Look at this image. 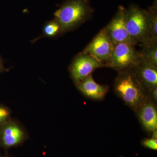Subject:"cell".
Returning <instances> with one entry per match:
<instances>
[{
  "label": "cell",
  "mask_w": 157,
  "mask_h": 157,
  "mask_svg": "<svg viewBox=\"0 0 157 157\" xmlns=\"http://www.w3.org/2000/svg\"><path fill=\"white\" fill-rule=\"evenodd\" d=\"M142 46L140 53L143 60L157 66V41H150Z\"/></svg>",
  "instance_id": "12"
},
{
  "label": "cell",
  "mask_w": 157,
  "mask_h": 157,
  "mask_svg": "<svg viewBox=\"0 0 157 157\" xmlns=\"http://www.w3.org/2000/svg\"><path fill=\"white\" fill-rule=\"evenodd\" d=\"M126 23L132 45H142L150 41L149 15L147 10L131 4L127 9Z\"/></svg>",
  "instance_id": "3"
},
{
  "label": "cell",
  "mask_w": 157,
  "mask_h": 157,
  "mask_svg": "<svg viewBox=\"0 0 157 157\" xmlns=\"http://www.w3.org/2000/svg\"><path fill=\"white\" fill-rule=\"evenodd\" d=\"M61 35V28L58 23L54 19L46 22L43 29V35L40 37L54 38Z\"/></svg>",
  "instance_id": "14"
},
{
  "label": "cell",
  "mask_w": 157,
  "mask_h": 157,
  "mask_svg": "<svg viewBox=\"0 0 157 157\" xmlns=\"http://www.w3.org/2000/svg\"><path fill=\"white\" fill-rule=\"evenodd\" d=\"M1 149H2V148H1V147H0V157H3V156H2V154H1Z\"/></svg>",
  "instance_id": "20"
},
{
  "label": "cell",
  "mask_w": 157,
  "mask_h": 157,
  "mask_svg": "<svg viewBox=\"0 0 157 157\" xmlns=\"http://www.w3.org/2000/svg\"><path fill=\"white\" fill-rule=\"evenodd\" d=\"M78 90L85 98L95 101L104 100L109 90V87L106 85L98 84L92 75L88 76L75 85Z\"/></svg>",
  "instance_id": "10"
},
{
  "label": "cell",
  "mask_w": 157,
  "mask_h": 157,
  "mask_svg": "<svg viewBox=\"0 0 157 157\" xmlns=\"http://www.w3.org/2000/svg\"><path fill=\"white\" fill-rule=\"evenodd\" d=\"M142 146L145 148L156 151L157 150V139L151 138H145L141 140Z\"/></svg>",
  "instance_id": "16"
},
{
  "label": "cell",
  "mask_w": 157,
  "mask_h": 157,
  "mask_svg": "<svg viewBox=\"0 0 157 157\" xmlns=\"http://www.w3.org/2000/svg\"><path fill=\"white\" fill-rule=\"evenodd\" d=\"M11 111L6 106L0 104V126L11 119Z\"/></svg>",
  "instance_id": "15"
},
{
  "label": "cell",
  "mask_w": 157,
  "mask_h": 157,
  "mask_svg": "<svg viewBox=\"0 0 157 157\" xmlns=\"http://www.w3.org/2000/svg\"><path fill=\"white\" fill-rule=\"evenodd\" d=\"M118 73L113 84L114 93L135 113L148 98L147 91L132 70Z\"/></svg>",
  "instance_id": "2"
},
{
  "label": "cell",
  "mask_w": 157,
  "mask_h": 157,
  "mask_svg": "<svg viewBox=\"0 0 157 157\" xmlns=\"http://www.w3.org/2000/svg\"><path fill=\"white\" fill-rule=\"evenodd\" d=\"M143 60L140 52L134 45L123 42L114 45L111 57L105 67L118 72L132 70Z\"/></svg>",
  "instance_id": "4"
},
{
  "label": "cell",
  "mask_w": 157,
  "mask_h": 157,
  "mask_svg": "<svg viewBox=\"0 0 157 157\" xmlns=\"http://www.w3.org/2000/svg\"><path fill=\"white\" fill-rule=\"evenodd\" d=\"M104 65L90 55L82 52L74 57L69 68L70 76L75 85Z\"/></svg>",
  "instance_id": "5"
},
{
  "label": "cell",
  "mask_w": 157,
  "mask_h": 157,
  "mask_svg": "<svg viewBox=\"0 0 157 157\" xmlns=\"http://www.w3.org/2000/svg\"><path fill=\"white\" fill-rule=\"evenodd\" d=\"M113 47L105 27L96 35L82 52L94 56L105 67L111 57Z\"/></svg>",
  "instance_id": "6"
},
{
  "label": "cell",
  "mask_w": 157,
  "mask_h": 157,
  "mask_svg": "<svg viewBox=\"0 0 157 157\" xmlns=\"http://www.w3.org/2000/svg\"><path fill=\"white\" fill-rule=\"evenodd\" d=\"M144 131L151 134L157 130V104L148 98L135 112Z\"/></svg>",
  "instance_id": "9"
},
{
  "label": "cell",
  "mask_w": 157,
  "mask_h": 157,
  "mask_svg": "<svg viewBox=\"0 0 157 157\" xmlns=\"http://www.w3.org/2000/svg\"><path fill=\"white\" fill-rule=\"evenodd\" d=\"M7 69L5 67L2 58L0 57V73H3L7 71Z\"/></svg>",
  "instance_id": "18"
},
{
  "label": "cell",
  "mask_w": 157,
  "mask_h": 157,
  "mask_svg": "<svg viewBox=\"0 0 157 157\" xmlns=\"http://www.w3.org/2000/svg\"><path fill=\"white\" fill-rule=\"evenodd\" d=\"M94 9L90 0H66L54 14L62 34L73 31L90 19Z\"/></svg>",
  "instance_id": "1"
},
{
  "label": "cell",
  "mask_w": 157,
  "mask_h": 157,
  "mask_svg": "<svg viewBox=\"0 0 157 157\" xmlns=\"http://www.w3.org/2000/svg\"><path fill=\"white\" fill-rule=\"evenodd\" d=\"M148 98L156 104L157 103V87L154 88L147 93Z\"/></svg>",
  "instance_id": "17"
},
{
  "label": "cell",
  "mask_w": 157,
  "mask_h": 157,
  "mask_svg": "<svg viewBox=\"0 0 157 157\" xmlns=\"http://www.w3.org/2000/svg\"><path fill=\"white\" fill-rule=\"evenodd\" d=\"M3 157H11V156H10L8 155H6L5 156H3Z\"/></svg>",
  "instance_id": "21"
},
{
  "label": "cell",
  "mask_w": 157,
  "mask_h": 157,
  "mask_svg": "<svg viewBox=\"0 0 157 157\" xmlns=\"http://www.w3.org/2000/svg\"><path fill=\"white\" fill-rule=\"evenodd\" d=\"M127 12L124 7L119 6L114 17L105 27L114 45L123 42L132 45L127 29Z\"/></svg>",
  "instance_id": "8"
},
{
  "label": "cell",
  "mask_w": 157,
  "mask_h": 157,
  "mask_svg": "<svg viewBox=\"0 0 157 157\" xmlns=\"http://www.w3.org/2000/svg\"><path fill=\"white\" fill-rule=\"evenodd\" d=\"M149 15L150 41H157V0L147 9Z\"/></svg>",
  "instance_id": "13"
},
{
  "label": "cell",
  "mask_w": 157,
  "mask_h": 157,
  "mask_svg": "<svg viewBox=\"0 0 157 157\" xmlns=\"http://www.w3.org/2000/svg\"><path fill=\"white\" fill-rule=\"evenodd\" d=\"M151 135V138H154V139H157V130L154 132H152Z\"/></svg>",
  "instance_id": "19"
},
{
  "label": "cell",
  "mask_w": 157,
  "mask_h": 157,
  "mask_svg": "<svg viewBox=\"0 0 157 157\" xmlns=\"http://www.w3.org/2000/svg\"><path fill=\"white\" fill-rule=\"evenodd\" d=\"M132 70L147 93L157 87V66L142 60Z\"/></svg>",
  "instance_id": "11"
},
{
  "label": "cell",
  "mask_w": 157,
  "mask_h": 157,
  "mask_svg": "<svg viewBox=\"0 0 157 157\" xmlns=\"http://www.w3.org/2000/svg\"><path fill=\"white\" fill-rule=\"evenodd\" d=\"M25 130L11 119L0 126V147L9 149L22 144L26 140Z\"/></svg>",
  "instance_id": "7"
}]
</instances>
